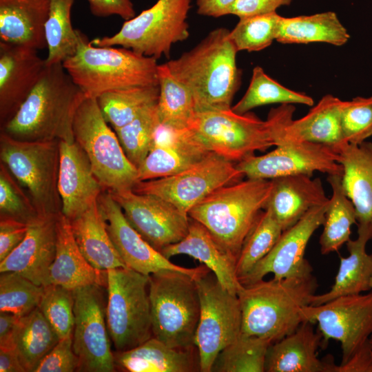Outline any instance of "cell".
<instances>
[{"mask_svg":"<svg viewBox=\"0 0 372 372\" xmlns=\"http://www.w3.org/2000/svg\"><path fill=\"white\" fill-rule=\"evenodd\" d=\"M237 53L229 30L218 28L193 48L165 64L192 93L197 112L230 109L241 83Z\"/></svg>","mask_w":372,"mask_h":372,"instance_id":"6da1fadb","label":"cell"},{"mask_svg":"<svg viewBox=\"0 0 372 372\" xmlns=\"http://www.w3.org/2000/svg\"><path fill=\"white\" fill-rule=\"evenodd\" d=\"M85 97L62 63L46 65L37 85L1 132L21 141H74V116Z\"/></svg>","mask_w":372,"mask_h":372,"instance_id":"7a4b0ae2","label":"cell"},{"mask_svg":"<svg viewBox=\"0 0 372 372\" xmlns=\"http://www.w3.org/2000/svg\"><path fill=\"white\" fill-rule=\"evenodd\" d=\"M318 283L313 274L301 278L263 279L238 291L241 333L271 343L293 333L303 322L302 309L310 304Z\"/></svg>","mask_w":372,"mask_h":372,"instance_id":"3957f363","label":"cell"},{"mask_svg":"<svg viewBox=\"0 0 372 372\" xmlns=\"http://www.w3.org/2000/svg\"><path fill=\"white\" fill-rule=\"evenodd\" d=\"M75 53L62 65L85 96L118 89L158 85L157 59L116 46H95L76 30Z\"/></svg>","mask_w":372,"mask_h":372,"instance_id":"277c9868","label":"cell"},{"mask_svg":"<svg viewBox=\"0 0 372 372\" xmlns=\"http://www.w3.org/2000/svg\"><path fill=\"white\" fill-rule=\"evenodd\" d=\"M272 186L271 179L251 178L225 185L196 205L188 215L237 260L245 238L265 208Z\"/></svg>","mask_w":372,"mask_h":372,"instance_id":"5b68a950","label":"cell"},{"mask_svg":"<svg viewBox=\"0 0 372 372\" xmlns=\"http://www.w3.org/2000/svg\"><path fill=\"white\" fill-rule=\"evenodd\" d=\"M153 337L176 348L195 347L200 298L195 278L177 271L149 276Z\"/></svg>","mask_w":372,"mask_h":372,"instance_id":"8992f818","label":"cell"},{"mask_svg":"<svg viewBox=\"0 0 372 372\" xmlns=\"http://www.w3.org/2000/svg\"><path fill=\"white\" fill-rule=\"evenodd\" d=\"M72 131L74 141L86 154L105 190L131 189L138 182L137 168L125 154L96 98L85 96L79 105Z\"/></svg>","mask_w":372,"mask_h":372,"instance_id":"52a82bcc","label":"cell"},{"mask_svg":"<svg viewBox=\"0 0 372 372\" xmlns=\"http://www.w3.org/2000/svg\"><path fill=\"white\" fill-rule=\"evenodd\" d=\"M1 163L28 194L41 215H59V141H28L1 132Z\"/></svg>","mask_w":372,"mask_h":372,"instance_id":"ba28073f","label":"cell"},{"mask_svg":"<svg viewBox=\"0 0 372 372\" xmlns=\"http://www.w3.org/2000/svg\"><path fill=\"white\" fill-rule=\"evenodd\" d=\"M192 0H158L125 21L116 34L95 38V46H119L156 59L170 56L174 44L189 37L188 13Z\"/></svg>","mask_w":372,"mask_h":372,"instance_id":"9c48e42d","label":"cell"},{"mask_svg":"<svg viewBox=\"0 0 372 372\" xmlns=\"http://www.w3.org/2000/svg\"><path fill=\"white\" fill-rule=\"evenodd\" d=\"M149 276L129 267L107 271L106 322L116 351L134 349L153 336Z\"/></svg>","mask_w":372,"mask_h":372,"instance_id":"30bf717a","label":"cell"},{"mask_svg":"<svg viewBox=\"0 0 372 372\" xmlns=\"http://www.w3.org/2000/svg\"><path fill=\"white\" fill-rule=\"evenodd\" d=\"M187 128L205 150L232 162L275 146L266 120L249 112L240 114L231 108L198 111Z\"/></svg>","mask_w":372,"mask_h":372,"instance_id":"8fae6325","label":"cell"},{"mask_svg":"<svg viewBox=\"0 0 372 372\" xmlns=\"http://www.w3.org/2000/svg\"><path fill=\"white\" fill-rule=\"evenodd\" d=\"M195 280L200 298L195 345L200 371L211 372L218 353L241 333L240 304L238 296L223 288L211 271Z\"/></svg>","mask_w":372,"mask_h":372,"instance_id":"7c38bea8","label":"cell"},{"mask_svg":"<svg viewBox=\"0 0 372 372\" xmlns=\"http://www.w3.org/2000/svg\"><path fill=\"white\" fill-rule=\"evenodd\" d=\"M245 175L234 162L209 152L189 168L170 176L137 182L136 193L160 197L188 214L216 189L242 180Z\"/></svg>","mask_w":372,"mask_h":372,"instance_id":"4fadbf2b","label":"cell"},{"mask_svg":"<svg viewBox=\"0 0 372 372\" xmlns=\"http://www.w3.org/2000/svg\"><path fill=\"white\" fill-rule=\"evenodd\" d=\"M73 295L72 348L79 360L77 371H115L101 285L75 289Z\"/></svg>","mask_w":372,"mask_h":372,"instance_id":"5bb4252c","label":"cell"},{"mask_svg":"<svg viewBox=\"0 0 372 372\" xmlns=\"http://www.w3.org/2000/svg\"><path fill=\"white\" fill-rule=\"evenodd\" d=\"M301 312L304 321L318 323L325 342L333 339L340 343V364L351 359L372 335V291L340 296L317 306L306 305Z\"/></svg>","mask_w":372,"mask_h":372,"instance_id":"9a60e30c","label":"cell"},{"mask_svg":"<svg viewBox=\"0 0 372 372\" xmlns=\"http://www.w3.org/2000/svg\"><path fill=\"white\" fill-rule=\"evenodd\" d=\"M342 101L324 96L303 117L293 120L295 107L282 104L270 110L266 121L275 146L285 143L307 142L327 146L338 154L345 141L341 126Z\"/></svg>","mask_w":372,"mask_h":372,"instance_id":"2e32d148","label":"cell"},{"mask_svg":"<svg viewBox=\"0 0 372 372\" xmlns=\"http://www.w3.org/2000/svg\"><path fill=\"white\" fill-rule=\"evenodd\" d=\"M261 156L253 155L236 164L247 178L273 179L294 175L312 176L315 172L342 175L338 154L330 147L307 142L285 143Z\"/></svg>","mask_w":372,"mask_h":372,"instance_id":"e0dca14e","label":"cell"},{"mask_svg":"<svg viewBox=\"0 0 372 372\" xmlns=\"http://www.w3.org/2000/svg\"><path fill=\"white\" fill-rule=\"evenodd\" d=\"M108 192L129 223L158 251L186 236L190 218L171 203L132 189Z\"/></svg>","mask_w":372,"mask_h":372,"instance_id":"ac0fdd59","label":"cell"},{"mask_svg":"<svg viewBox=\"0 0 372 372\" xmlns=\"http://www.w3.org/2000/svg\"><path fill=\"white\" fill-rule=\"evenodd\" d=\"M97 203L110 237L127 267L146 276L163 270H174L195 279L210 271L205 265L187 268L172 262L129 223L121 207L107 190L100 194Z\"/></svg>","mask_w":372,"mask_h":372,"instance_id":"d6986e66","label":"cell"},{"mask_svg":"<svg viewBox=\"0 0 372 372\" xmlns=\"http://www.w3.org/2000/svg\"><path fill=\"white\" fill-rule=\"evenodd\" d=\"M329 202L311 209L294 225L285 230L268 254L239 280L240 284H253L268 273H273L276 280L311 275L313 269L304 258L305 249L313 234L324 223Z\"/></svg>","mask_w":372,"mask_h":372,"instance_id":"ffe728a7","label":"cell"},{"mask_svg":"<svg viewBox=\"0 0 372 372\" xmlns=\"http://www.w3.org/2000/svg\"><path fill=\"white\" fill-rule=\"evenodd\" d=\"M46 68L38 50L0 41V123L15 114Z\"/></svg>","mask_w":372,"mask_h":372,"instance_id":"44dd1931","label":"cell"},{"mask_svg":"<svg viewBox=\"0 0 372 372\" xmlns=\"http://www.w3.org/2000/svg\"><path fill=\"white\" fill-rule=\"evenodd\" d=\"M59 215L40 214L30 223L23 241L0 262V273L16 272L38 285L47 286L56 255Z\"/></svg>","mask_w":372,"mask_h":372,"instance_id":"7402d4cb","label":"cell"},{"mask_svg":"<svg viewBox=\"0 0 372 372\" xmlns=\"http://www.w3.org/2000/svg\"><path fill=\"white\" fill-rule=\"evenodd\" d=\"M58 190L61 213L70 220L86 211L105 190L74 141H59Z\"/></svg>","mask_w":372,"mask_h":372,"instance_id":"603a6c76","label":"cell"},{"mask_svg":"<svg viewBox=\"0 0 372 372\" xmlns=\"http://www.w3.org/2000/svg\"><path fill=\"white\" fill-rule=\"evenodd\" d=\"M209 153L195 140L188 128L177 129L160 123L152 148L138 168V181L176 174Z\"/></svg>","mask_w":372,"mask_h":372,"instance_id":"cb8c5ba5","label":"cell"},{"mask_svg":"<svg viewBox=\"0 0 372 372\" xmlns=\"http://www.w3.org/2000/svg\"><path fill=\"white\" fill-rule=\"evenodd\" d=\"M313 322H303L293 333L272 343L267 353V372H331L333 359L320 360L317 350L322 334Z\"/></svg>","mask_w":372,"mask_h":372,"instance_id":"d4e9b609","label":"cell"},{"mask_svg":"<svg viewBox=\"0 0 372 372\" xmlns=\"http://www.w3.org/2000/svg\"><path fill=\"white\" fill-rule=\"evenodd\" d=\"M190 219L186 236L161 252L167 259L183 254L200 261L215 275L223 288L237 295L242 285L236 274V258L223 249L202 224Z\"/></svg>","mask_w":372,"mask_h":372,"instance_id":"484cf974","label":"cell"},{"mask_svg":"<svg viewBox=\"0 0 372 372\" xmlns=\"http://www.w3.org/2000/svg\"><path fill=\"white\" fill-rule=\"evenodd\" d=\"M272 189L265 209H269L283 231L294 225L311 209L327 203L320 178L294 175L271 179Z\"/></svg>","mask_w":372,"mask_h":372,"instance_id":"4316f807","label":"cell"},{"mask_svg":"<svg viewBox=\"0 0 372 372\" xmlns=\"http://www.w3.org/2000/svg\"><path fill=\"white\" fill-rule=\"evenodd\" d=\"M74 290L90 285H107V271L92 267L81 253L70 220L61 213L57 218L56 255L50 266L48 285Z\"/></svg>","mask_w":372,"mask_h":372,"instance_id":"83f0119b","label":"cell"},{"mask_svg":"<svg viewBox=\"0 0 372 372\" xmlns=\"http://www.w3.org/2000/svg\"><path fill=\"white\" fill-rule=\"evenodd\" d=\"M50 0H0V41L37 50L47 48Z\"/></svg>","mask_w":372,"mask_h":372,"instance_id":"f1b7e54d","label":"cell"},{"mask_svg":"<svg viewBox=\"0 0 372 372\" xmlns=\"http://www.w3.org/2000/svg\"><path fill=\"white\" fill-rule=\"evenodd\" d=\"M116 368L129 372H192L200 371L196 347H169L154 337L139 346L114 353Z\"/></svg>","mask_w":372,"mask_h":372,"instance_id":"f546056e","label":"cell"},{"mask_svg":"<svg viewBox=\"0 0 372 372\" xmlns=\"http://www.w3.org/2000/svg\"><path fill=\"white\" fill-rule=\"evenodd\" d=\"M338 156L342 187L355 207L358 226L372 227V143H347Z\"/></svg>","mask_w":372,"mask_h":372,"instance_id":"4dcf8cb0","label":"cell"},{"mask_svg":"<svg viewBox=\"0 0 372 372\" xmlns=\"http://www.w3.org/2000/svg\"><path fill=\"white\" fill-rule=\"evenodd\" d=\"M372 238V227L358 226V238L346 244L347 257H340V266L334 284L324 293L315 294L310 305L317 306L334 298L360 294L371 291L372 254L366 251L367 242Z\"/></svg>","mask_w":372,"mask_h":372,"instance_id":"1f68e13d","label":"cell"},{"mask_svg":"<svg viewBox=\"0 0 372 372\" xmlns=\"http://www.w3.org/2000/svg\"><path fill=\"white\" fill-rule=\"evenodd\" d=\"M70 222L78 246L92 267L101 271L127 267L110 237L97 201Z\"/></svg>","mask_w":372,"mask_h":372,"instance_id":"d6a6232c","label":"cell"},{"mask_svg":"<svg viewBox=\"0 0 372 372\" xmlns=\"http://www.w3.org/2000/svg\"><path fill=\"white\" fill-rule=\"evenodd\" d=\"M349 38L336 13L325 12L289 18L282 17L276 41L282 43H327L341 46Z\"/></svg>","mask_w":372,"mask_h":372,"instance_id":"836d02e7","label":"cell"},{"mask_svg":"<svg viewBox=\"0 0 372 372\" xmlns=\"http://www.w3.org/2000/svg\"><path fill=\"white\" fill-rule=\"evenodd\" d=\"M60 338L39 307L19 320L14 349L26 372H34Z\"/></svg>","mask_w":372,"mask_h":372,"instance_id":"e575fe53","label":"cell"},{"mask_svg":"<svg viewBox=\"0 0 372 372\" xmlns=\"http://www.w3.org/2000/svg\"><path fill=\"white\" fill-rule=\"evenodd\" d=\"M332 196L325 212L323 231L320 238L322 254L338 250L350 240L351 227L356 223V213L342 185V176L328 175Z\"/></svg>","mask_w":372,"mask_h":372,"instance_id":"d590c367","label":"cell"},{"mask_svg":"<svg viewBox=\"0 0 372 372\" xmlns=\"http://www.w3.org/2000/svg\"><path fill=\"white\" fill-rule=\"evenodd\" d=\"M158 85H139L105 92L96 99L102 114L113 130L120 128L148 107L158 103Z\"/></svg>","mask_w":372,"mask_h":372,"instance_id":"8d00e7d4","label":"cell"},{"mask_svg":"<svg viewBox=\"0 0 372 372\" xmlns=\"http://www.w3.org/2000/svg\"><path fill=\"white\" fill-rule=\"evenodd\" d=\"M158 81L160 123L177 129L187 128L197 112L192 93L171 74L165 63L158 64Z\"/></svg>","mask_w":372,"mask_h":372,"instance_id":"74e56055","label":"cell"},{"mask_svg":"<svg viewBox=\"0 0 372 372\" xmlns=\"http://www.w3.org/2000/svg\"><path fill=\"white\" fill-rule=\"evenodd\" d=\"M75 0H50L48 19L45 25L48 54L47 65L62 63L76 50V30L71 22V10Z\"/></svg>","mask_w":372,"mask_h":372,"instance_id":"f35d334b","label":"cell"},{"mask_svg":"<svg viewBox=\"0 0 372 372\" xmlns=\"http://www.w3.org/2000/svg\"><path fill=\"white\" fill-rule=\"evenodd\" d=\"M281 103H298L312 106L313 99L302 92L290 90L268 76L264 70L256 66L253 69L249 87L242 99L231 109L243 114L262 105Z\"/></svg>","mask_w":372,"mask_h":372,"instance_id":"ab89813d","label":"cell"},{"mask_svg":"<svg viewBox=\"0 0 372 372\" xmlns=\"http://www.w3.org/2000/svg\"><path fill=\"white\" fill-rule=\"evenodd\" d=\"M271 344L268 340L240 333L218 353L211 372H264Z\"/></svg>","mask_w":372,"mask_h":372,"instance_id":"60d3db41","label":"cell"},{"mask_svg":"<svg viewBox=\"0 0 372 372\" xmlns=\"http://www.w3.org/2000/svg\"><path fill=\"white\" fill-rule=\"evenodd\" d=\"M282 232L271 210L264 209L245 238L237 258L236 270L238 280L268 254Z\"/></svg>","mask_w":372,"mask_h":372,"instance_id":"b9f144b4","label":"cell"},{"mask_svg":"<svg viewBox=\"0 0 372 372\" xmlns=\"http://www.w3.org/2000/svg\"><path fill=\"white\" fill-rule=\"evenodd\" d=\"M159 124L156 103L146 108L127 125L114 130L125 154L137 169L152 148Z\"/></svg>","mask_w":372,"mask_h":372,"instance_id":"7bdbcfd3","label":"cell"},{"mask_svg":"<svg viewBox=\"0 0 372 372\" xmlns=\"http://www.w3.org/2000/svg\"><path fill=\"white\" fill-rule=\"evenodd\" d=\"M281 18L276 12L240 18L229 37L238 52L260 51L276 41Z\"/></svg>","mask_w":372,"mask_h":372,"instance_id":"ee69618b","label":"cell"},{"mask_svg":"<svg viewBox=\"0 0 372 372\" xmlns=\"http://www.w3.org/2000/svg\"><path fill=\"white\" fill-rule=\"evenodd\" d=\"M45 287L12 271L0 275V311L23 317L39 307Z\"/></svg>","mask_w":372,"mask_h":372,"instance_id":"f6af8a7d","label":"cell"},{"mask_svg":"<svg viewBox=\"0 0 372 372\" xmlns=\"http://www.w3.org/2000/svg\"><path fill=\"white\" fill-rule=\"evenodd\" d=\"M74 303L73 290L59 285L45 287L39 308L60 339L72 336Z\"/></svg>","mask_w":372,"mask_h":372,"instance_id":"bcb514c9","label":"cell"},{"mask_svg":"<svg viewBox=\"0 0 372 372\" xmlns=\"http://www.w3.org/2000/svg\"><path fill=\"white\" fill-rule=\"evenodd\" d=\"M40 214L32 200L2 163L0 165V217L29 224Z\"/></svg>","mask_w":372,"mask_h":372,"instance_id":"7dc6e473","label":"cell"},{"mask_svg":"<svg viewBox=\"0 0 372 372\" xmlns=\"http://www.w3.org/2000/svg\"><path fill=\"white\" fill-rule=\"evenodd\" d=\"M340 120L347 143L358 145L365 141L372 136V96L342 101Z\"/></svg>","mask_w":372,"mask_h":372,"instance_id":"c3c4849f","label":"cell"},{"mask_svg":"<svg viewBox=\"0 0 372 372\" xmlns=\"http://www.w3.org/2000/svg\"><path fill=\"white\" fill-rule=\"evenodd\" d=\"M79 360L72 348V336L60 339L43 358L34 372L77 371Z\"/></svg>","mask_w":372,"mask_h":372,"instance_id":"681fc988","label":"cell"},{"mask_svg":"<svg viewBox=\"0 0 372 372\" xmlns=\"http://www.w3.org/2000/svg\"><path fill=\"white\" fill-rule=\"evenodd\" d=\"M0 262L6 258L24 239L28 224L0 217Z\"/></svg>","mask_w":372,"mask_h":372,"instance_id":"f907efd6","label":"cell"},{"mask_svg":"<svg viewBox=\"0 0 372 372\" xmlns=\"http://www.w3.org/2000/svg\"><path fill=\"white\" fill-rule=\"evenodd\" d=\"M91 13L99 17L117 15L125 21L136 16L132 0H86Z\"/></svg>","mask_w":372,"mask_h":372,"instance_id":"816d5d0a","label":"cell"},{"mask_svg":"<svg viewBox=\"0 0 372 372\" xmlns=\"http://www.w3.org/2000/svg\"><path fill=\"white\" fill-rule=\"evenodd\" d=\"M292 0H237L233 5L230 14L239 19L276 12L282 6L289 5Z\"/></svg>","mask_w":372,"mask_h":372,"instance_id":"f5cc1de1","label":"cell"},{"mask_svg":"<svg viewBox=\"0 0 372 372\" xmlns=\"http://www.w3.org/2000/svg\"><path fill=\"white\" fill-rule=\"evenodd\" d=\"M333 372H372V345L368 342L343 364H334Z\"/></svg>","mask_w":372,"mask_h":372,"instance_id":"db71d44e","label":"cell"},{"mask_svg":"<svg viewBox=\"0 0 372 372\" xmlns=\"http://www.w3.org/2000/svg\"><path fill=\"white\" fill-rule=\"evenodd\" d=\"M237 0H196L197 13L202 16L220 17L230 14Z\"/></svg>","mask_w":372,"mask_h":372,"instance_id":"11a10c76","label":"cell"},{"mask_svg":"<svg viewBox=\"0 0 372 372\" xmlns=\"http://www.w3.org/2000/svg\"><path fill=\"white\" fill-rule=\"evenodd\" d=\"M19 318L13 313L0 311V349L14 348V337Z\"/></svg>","mask_w":372,"mask_h":372,"instance_id":"9f6ffc18","label":"cell"},{"mask_svg":"<svg viewBox=\"0 0 372 372\" xmlns=\"http://www.w3.org/2000/svg\"><path fill=\"white\" fill-rule=\"evenodd\" d=\"M1 372H26L14 348L0 349Z\"/></svg>","mask_w":372,"mask_h":372,"instance_id":"6f0895ef","label":"cell"},{"mask_svg":"<svg viewBox=\"0 0 372 372\" xmlns=\"http://www.w3.org/2000/svg\"><path fill=\"white\" fill-rule=\"evenodd\" d=\"M369 342L372 345V335L370 336Z\"/></svg>","mask_w":372,"mask_h":372,"instance_id":"680465c9","label":"cell"},{"mask_svg":"<svg viewBox=\"0 0 372 372\" xmlns=\"http://www.w3.org/2000/svg\"><path fill=\"white\" fill-rule=\"evenodd\" d=\"M371 291H372V279H371Z\"/></svg>","mask_w":372,"mask_h":372,"instance_id":"91938a15","label":"cell"}]
</instances>
